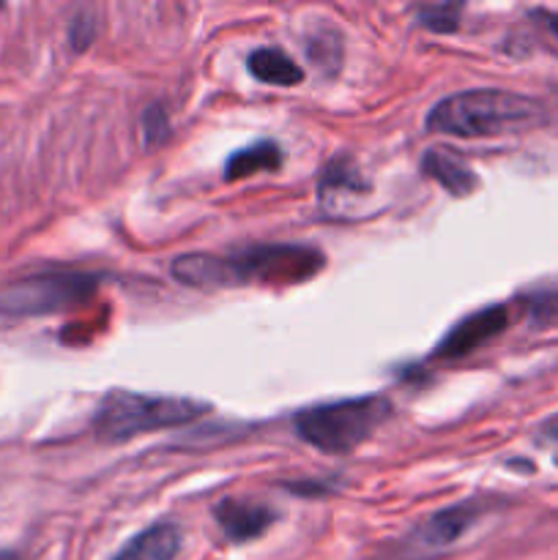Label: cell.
<instances>
[{
	"label": "cell",
	"mask_w": 558,
	"mask_h": 560,
	"mask_svg": "<svg viewBox=\"0 0 558 560\" xmlns=\"http://www.w3.org/2000/svg\"><path fill=\"white\" fill-rule=\"evenodd\" d=\"M545 120L536 98L498 88L452 93L427 115V129L454 137H498L534 129Z\"/></svg>",
	"instance_id": "cell-1"
},
{
	"label": "cell",
	"mask_w": 558,
	"mask_h": 560,
	"mask_svg": "<svg viewBox=\"0 0 558 560\" xmlns=\"http://www.w3.org/2000/svg\"><path fill=\"white\" fill-rule=\"evenodd\" d=\"M208 413L206 402L189 397H162V394L109 392L93 413V432L102 441L120 443L142 432L173 430L191 424Z\"/></svg>",
	"instance_id": "cell-2"
},
{
	"label": "cell",
	"mask_w": 558,
	"mask_h": 560,
	"mask_svg": "<svg viewBox=\"0 0 558 560\" xmlns=\"http://www.w3.org/2000/svg\"><path fill=\"white\" fill-rule=\"evenodd\" d=\"M392 413L386 397H356L315 405L295 416L301 441L326 454H348L370 441L372 432Z\"/></svg>",
	"instance_id": "cell-3"
},
{
	"label": "cell",
	"mask_w": 558,
	"mask_h": 560,
	"mask_svg": "<svg viewBox=\"0 0 558 560\" xmlns=\"http://www.w3.org/2000/svg\"><path fill=\"white\" fill-rule=\"evenodd\" d=\"M96 290V277L74 271H47L20 279L0 293V312L11 317L53 315L85 304Z\"/></svg>",
	"instance_id": "cell-4"
},
{
	"label": "cell",
	"mask_w": 558,
	"mask_h": 560,
	"mask_svg": "<svg viewBox=\"0 0 558 560\" xmlns=\"http://www.w3.org/2000/svg\"><path fill=\"white\" fill-rule=\"evenodd\" d=\"M321 268V257L299 246H255L224 257L228 288L246 282H295Z\"/></svg>",
	"instance_id": "cell-5"
},
{
	"label": "cell",
	"mask_w": 558,
	"mask_h": 560,
	"mask_svg": "<svg viewBox=\"0 0 558 560\" xmlns=\"http://www.w3.org/2000/svg\"><path fill=\"white\" fill-rule=\"evenodd\" d=\"M213 517H217L224 536L235 541V545H241V541L257 539V536L266 534L274 525V520H277V512L263 506V503L244 501V498H224L213 509Z\"/></svg>",
	"instance_id": "cell-6"
},
{
	"label": "cell",
	"mask_w": 558,
	"mask_h": 560,
	"mask_svg": "<svg viewBox=\"0 0 558 560\" xmlns=\"http://www.w3.org/2000/svg\"><path fill=\"white\" fill-rule=\"evenodd\" d=\"M503 328H507V310L503 306H490V310L479 312V315L468 317L457 328H452L449 337L441 342V348H438V355L470 353L476 345L487 342L490 337L501 334Z\"/></svg>",
	"instance_id": "cell-7"
},
{
	"label": "cell",
	"mask_w": 558,
	"mask_h": 560,
	"mask_svg": "<svg viewBox=\"0 0 558 560\" xmlns=\"http://www.w3.org/2000/svg\"><path fill=\"white\" fill-rule=\"evenodd\" d=\"M476 520V509L474 506H454V509H443L438 512L419 534L414 536V545L416 550H425L435 556L438 550H446L452 547L465 530L474 525Z\"/></svg>",
	"instance_id": "cell-8"
},
{
	"label": "cell",
	"mask_w": 558,
	"mask_h": 560,
	"mask_svg": "<svg viewBox=\"0 0 558 560\" xmlns=\"http://www.w3.org/2000/svg\"><path fill=\"white\" fill-rule=\"evenodd\" d=\"M181 550V528L175 523H156L126 541L113 560H173Z\"/></svg>",
	"instance_id": "cell-9"
},
{
	"label": "cell",
	"mask_w": 558,
	"mask_h": 560,
	"mask_svg": "<svg viewBox=\"0 0 558 560\" xmlns=\"http://www.w3.org/2000/svg\"><path fill=\"white\" fill-rule=\"evenodd\" d=\"M421 167L432 180L443 186L449 195L465 197L476 189V175L470 173L468 164L449 151H427L421 159Z\"/></svg>",
	"instance_id": "cell-10"
},
{
	"label": "cell",
	"mask_w": 558,
	"mask_h": 560,
	"mask_svg": "<svg viewBox=\"0 0 558 560\" xmlns=\"http://www.w3.org/2000/svg\"><path fill=\"white\" fill-rule=\"evenodd\" d=\"M173 277L186 288H228L224 257L213 255H181L173 260Z\"/></svg>",
	"instance_id": "cell-11"
},
{
	"label": "cell",
	"mask_w": 558,
	"mask_h": 560,
	"mask_svg": "<svg viewBox=\"0 0 558 560\" xmlns=\"http://www.w3.org/2000/svg\"><path fill=\"white\" fill-rule=\"evenodd\" d=\"M249 71L255 80L266 82V85H279L290 88L299 85L304 80V71L295 63L290 55H284L282 49H257V52L249 55Z\"/></svg>",
	"instance_id": "cell-12"
},
{
	"label": "cell",
	"mask_w": 558,
	"mask_h": 560,
	"mask_svg": "<svg viewBox=\"0 0 558 560\" xmlns=\"http://www.w3.org/2000/svg\"><path fill=\"white\" fill-rule=\"evenodd\" d=\"M282 164V151H279L277 142L260 140L249 148H241L224 164V178L228 180H241L249 178V175L260 173V170H277Z\"/></svg>",
	"instance_id": "cell-13"
},
{
	"label": "cell",
	"mask_w": 558,
	"mask_h": 560,
	"mask_svg": "<svg viewBox=\"0 0 558 560\" xmlns=\"http://www.w3.org/2000/svg\"><path fill=\"white\" fill-rule=\"evenodd\" d=\"M170 131V118L162 109V104H151V107L142 113V145L153 148L159 142H164Z\"/></svg>",
	"instance_id": "cell-14"
},
{
	"label": "cell",
	"mask_w": 558,
	"mask_h": 560,
	"mask_svg": "<svg viewBox=\"0 0 558 560\" xmlns=\"http://www.w3.org/2000/svg\"><path fill=\"white\" fill-rule=\"evenodd\" d=\"M542 16L547 20V27H550V31L558 36V14H542Z\"/></svg>",
	"instance_id": "cell-15"
},
{
	"label": "cell",
	"mask_w": 558,
	"mask_h": 560,
	"mask_svg": "<svg viewBox=\"0 0 558 560\" xmlns=\"http://www.w3.org/2000/svg\"><path fill=\"white\" fill-rule=\"evenodd\" d=\"M0 560H20L14 552H0Z\"/></svg>",
	"instance_id": "cell-16"
},
{
	"label": "cell",
	"mask_w": 558,
	"mask_h": 560,
	"mask_svg": "<svg viewBox=\"0 0 558 560\" xmlns=\"http://www.w3.org/2000/svg\"><path fill=\"white\" fill-rule=\"evenodd\" d=\"M550 435H553V438H558V424L553 427V430H550Z\"/></svg>",
	"instance_id": "cell-17"
}]
</instances>
